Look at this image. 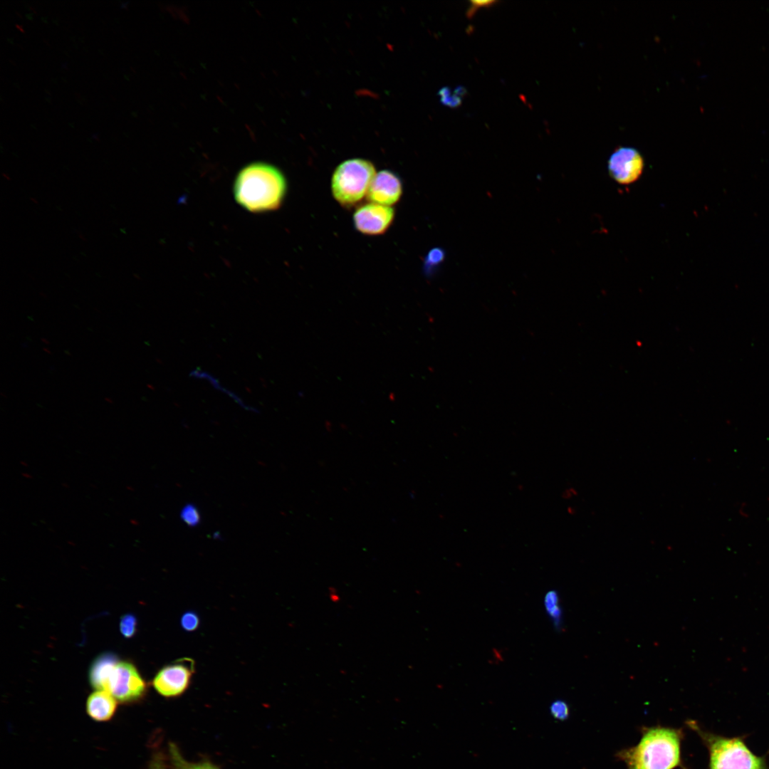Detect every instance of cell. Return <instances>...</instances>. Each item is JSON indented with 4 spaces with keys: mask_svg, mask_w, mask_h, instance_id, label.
Instances as JSON below:
<instances>
[{
    "mask_svg": "<svg viewBox=\"0 0 769 769\" xmlns=\"http://www.w3.org/2000/svg\"><path fill=\"white\" fill-rule=\"evenodd\" d=\"M374 164L367 159H350L340 163L331 178V192L342 206L357 204L367 195L376 174Z\"/></svg>",
    "mask_w": 769,
    "mask_h": 769,
    "instance_id": "obj_4",
    "label": "cell"
},
{
    "mask_svg": "<svg viewBox=\"0 0 769 769\" xmlns=\"http://www.w3.org/2000/svg\"><path fill=\"white\" fill-rule=\"evenodd\" d=\"M147 685L134 664L118 661L110 679L107 691L121 703H131L142 699Z\"/></svg>",
    "mask_w": 769,
    "mask_h": 769,
    "instance_id": "obj_6",
    "label": "cell"
},
{
    "mask_svg": "<svg viewBox=\"0 0 769 769\" xmlns=\"http://www.w3.org/2000/svg\"><path fill=\"white\" fill-rule=\"evenodd\" d=\"M194 673V660L182 657L160 668L154 676L152 685L159 694L167 698L176 697L189 688Z\"/></svg>",
    "mask_w": 769,
    "mask_h": 769,
    "instance_id": "obj_5",
    "label": "cell"
},
{
    "mask_svg": "<svg viewBox=\"0 0 769 769\" xmlns=\"http://www.w3.org/2000/svg\"><path fill=\"white\" fill-rule=\"evenodd\" d=\"M117 701L108 691L95 690L88 697L86 711L93 720L106 721L113 716L117 708Z\"/></svg>",
    "mask_w": 769,
    "mask_h": 769,
    "instance_id": "obj_11",
    "label": "cell"
},
{
    "mask_svg": "<svg viewBox=\"0 0 769 769\" xmlns=\"http://www.w3.org/2000/svg\"><path fill=\"white\" fill-rule=\"evenodd\" d=\"M441 257V251H439L438 250H434V251H431L429 253L428 258H427L428 264H433L434 265V264L437 263H438L437 261H439Z\"/></svg>",
    "mask_w": 769,
    "mask_h": 769,
    "instance_id": "obj_19",
    "label": "cell"
},
{
    "mask_svg": "<svg viewBox=\"0 0 769 769\" xmlns=\"http://www.w3.org/2000/svg\"><path fill=\"white\" fill-rule=\"evenodd\" d=\"M169 754L173 769H218L215 765L208 762L191 763L187 761L181 755L177 748L173 744L169 746Z\"/></svg>",
    "mask_w": 769,
    "mask_h": 769,
    "instance_id": "obj_12",
    "label": "cell"
},
{
    "mask_svg": "<svg viewBox=\"0 0 769 769\" xmlns=\"http://www.w3.org/2000/svg\"><path fill=\"white\" fill-rule=\"evenodd\" d=\"M394 219V210L373 202L361 205L353 214L355 228L361 234L377 236L385 233Z\"/></svg>",
    "mask_w": 769,
    "mask_h": 769,
    "instance_id": "obj_7",
    "label": "cell"
},
{
    "mask_svg": "<svg viewBox=\"0 0 769 769\" xmlns=\"http://www.w3.org/2000/svg\"><path fill=\"white\" fill-rule=\"evenodd\" d=\"M180 516L184 523L189 526H196L200 522V514L197 508L192 504H187L182 509Z\"/></svg>",
    "mask_w": 769,
    "mask_h": 769,
    "instance_id": "obj_14",
    "label": "cell"
},
{
    "mask_svg": "<svg viewBox=\"0 0 769 769\" xmlns=\"http://www.w3.org/2000/svg\"><path fill=\"white\" fill-rule=\"evenodd\" d=\"M151 769H164V767L160 761H157L152 765Z\"/></svg>",
    "mask_w": 769,
    "mask_h": 769,
    "instance_id": "obj_20",
    "label": "cell"
},
{
    "mask_svg": "<svg viewBox=\"0 0 769 769\" xmlns=\"http://www.w3.org/2000/svg\"><path fill=\"white\" fill-rule=\"evenodd\" d=\"M680 730L656 726L643 730L639 743L617 753L627 769H674L681 765Z\"/></svg>",
    "mask_w": 769,
    "mask_h": 769,
    "instance_id": "obj_2",
    "label": "cell"
},
{
    "mask_svg": "<svg viewBox=\"0 0 769 769\" xmlns=\"http://www.w3.org/2000/svg\"><path fill=\"white\" fill-rule=\"evenodd\" d=\"M200 624L199 615L194 611H187L180 618V625L186 632H194Z\"/></svg>",
    "mask_w": 769,
    "mask_h": 769,
    "instance_id": "obj_15",
    "label": "cell"
},
{
    "mask_svg": "<svg viewBox=\"0 0 769 769\" xmlns=\"http://www.w3.org/2000/svg\"><path fill=\"white\" fill-rule=\"evenodd\" d=\"M643 169V157L633 147L617 148L608 160L610 175L620 184H629L636 182L642 175Z\"/></svg>",
    "mask_w": 769,
    "mask_h": 769,
    "instance_id": "obj_8",
    "label": "cell"
},
{
    "mask_svg": "<svg viewBox=\"0 0 769 769\" xmlns=\"http://www.w3.org/2000/svg\"><path fill=\"white\" fill-rule=\"evenodd\" d=\"M137 618L131 614H126L120 618V631L125 638L132 637L137 632Z\"/></svg>",
    "mask_w": 769,
    "mask_h": 769,
    "instance_id": "obj_13",
    "label": "cell"
},
{
    "mask_svg": "<svg viewBox=\"0 0 769 769\" xmlns=\"http://www.w3.org/2000/svg\"><path fill=\"white\" fill-rule=\"evenodd\" d=\"M700 736L709 754L708 769H769L740 737H725L703 730L695 721L687 723Z\"/></svg>",
    "mask_w": 769,
    "mask_h": 769,
    "instance_id": "obj_3",
    "label": "cell"
},
{
    "mask_svg": "<svg viewBox=\"0 0 769 769\" xmlns=\"http://www.w3.org/2000/svg\"><path fill=\"white\" fill-rule=\"evenodd\" d=\"M545 605L548 614L555 619H558L560 615L558 605V597L555 592H549L545 597Z\"/></svg>",
    "mask_w": 769,
    "mask_h": 769,
    "instance_id": "obj_16",
    "label": "cell"
},
{
    "mask_svg": "<svg viewBox=\"0 0 769 769\" xmlns=\"http://www.w3.org/2000/svg\"><path fill=\"white\" fill-rule=\"evenodd\" d=\"M470 3L471 5L467 11V15L469 17L472 16L474 13L478 11V9L481 7L489 6L492 4H495L496 2L493 1H470Z\"/></svg>",
    "mask_w": 769,
    "mask_h": 769,
    "instance_id": "obj_18",
    "label": "cell"
},
{
    "mask_svg": "<svg viewBox=\"0 0 769 769\" xmlns=\"http://www.w3.org/2000/svg\"><path fill=\"white\" fill-rule=\"evenodd\" d=\"M402 192L399 176L392 171L382 170L375 174L367 197L370 202L390 206L399 202Z\"/></svg>",
    "mask_w": 769,
    "mask_h": 769,
    "instance_id": "obj_9",
    "label": "cell"
},
{
    "mask_svg": "<svg viewBox=\"0 0 769 769\" xmlns=\"http://www.w3.org/2000/svg\"><path fill=\"white\" fill-rule=\"evenodd\" d=\"M118 659L113 653H103L91 663L88 678L93 688L95 690H107L108 683Z\"/></svg>",
    "mask_w": 769,
    "mask_h": 769,
    "instance_id": "obj_10",
    "label": "cell"
},
{
    "mask_svg": "<svg viewBox=\"0 0 769 769\" xmlns=\"http://www.w3.org/2000/svg\"><path fill=\"white\" fill-rule=\"evenodd\" d=\"M550 712L554 718L563 721L569 716V708L565 701L558 700L551 704Z\"/></svg>",
    "mask_w": 769,
    "mask_h": 769,
    "instance_id": "obj_17",
    "label": "cell"
},
{
    "mask_svg": "<svg viewBox=\"0 0 769 769\" xmlns=\"http://www.w3.org/2000/svg\"><path fill=\"white\" fill-rule=\"evenodd\" d=\"M286 190L283 174L277 167L263 162L252 163L243 168L234 186L235 199L239 204L253 212L278 209Z\"/></svg>",
    "mask_w": 769,
    "mask_h": 769,
    "instance_id": "obj_1",
    "label": "cell"
}]
</instances>
